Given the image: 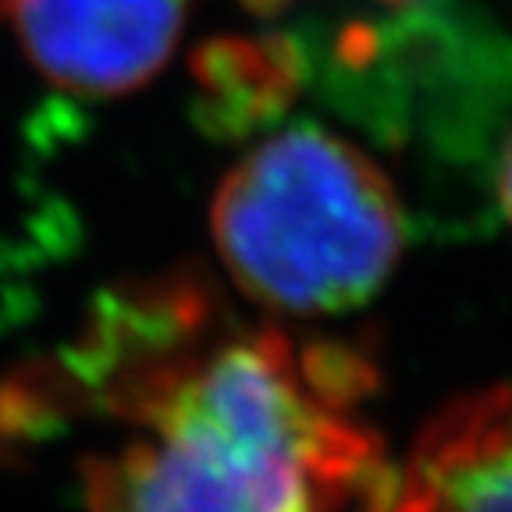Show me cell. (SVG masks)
<instances>
[{
	"mask_svg": "<svg viewBox=\"0 0 512 512\" xmlns=\"http://www.w3.org/2000/svg\"><path fill=\"white\" fill-rule=\"evenodd\" d=\"M164 342L114 388L136 427L86 463L89 512H335L381 459L349 406L367 363L281 331L207 335V303L175 288Z\"/></svg>",
	"mask_w": 512,
	"mask_h": 512,
	"instance_id": "6da1fadb",
	"label": "cell"
},
{
	"mask_svg": "<svg viewBox=\"0 0 512 512\" xmlns=\"http://www.w3.org/2000/svg\"><path fill=\"white\" fill-rule=\"evenodd\" d=\"M214 242L235 285L267 310L367 303L402 253V207L363 150L292 125L246 153L214 196Z\"/></svg>",
	"mask_w": 512,
	"mask_h": 512,
	"instance_id": "7a4b0ae2",
	"label": "cell"
},
{
	"mask_svg": "<svg viewBox=\"0 0 512 512\" xmlns=\"http://www.w3.org/2000/svg\"><path fill=\"white\" fill-rule=\"evenodd\" d=\"M0 18L54 86L111 96L160 72L182 32L185 0H4Z\"/></svg>",
	"mask_w": 512,
	"mask_h": 512,
	"instance_id": "3957f363",
	"label": "cell"
},
{
	"mask_svg": "<svg viewBox=\"0 0 512 512\" xmlns=\"http://www.w3.org/2000/svg\"><path fill=\"white\" fill-rule=\"evenodd\" d=\"M374 512H512V388L441 409L409 463L374 484Z\"/></svg>",
	"mask_w": 512,
	"mask_h": 512,
	"instance_id": "277c9868",
	"label": "cell"
},
{
	"mask_svg": "<svg viewBox=\"0 0 512 512\" xmlns=\"http://www.w3.org/2000/svg\"><path fill=\"white\" fill-rule=\"evenodd\" d=\"M498 192H502V207L512 221V143L505 150V160H502V175H498Z\"/></svg>",
	"mask_w": 512,
	"mask_h": 512,
	"instance_id": "5b68a950",
	"label": "cell"
},
{
	"mask_svg": "<svg viewBox=\"0 0 512 512\" xmlns=\"http://www.w3.org/2000/svg\"><path fill=\"white\" fill-rule=\"evenodd\" d=\"M0 8H4V0H0Z\"/></svg>",
	"mask_w": 512,
	"mask_h": 512,
	"instance_id": "8992f818",
	"label": "cell"
}]
</instances>
